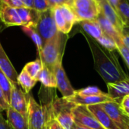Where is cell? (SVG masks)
I'll return each instance as SVG.
<instances>
[{
  "label": "cell",
  "instance_id": "cell-8",
  "mask_svg": "<svg viewBox=\"0 0 129 129\" xmlns=\"http://www.w3.org/2000/svg\"><path fill=\"white\" fill-rule=\"evenodd\" d=\"M75 124L92 128L104 129L86 106H75L72 112Z\"/></svg>",
  "mask_w": 129,
  "mask_h": 129
},
{
  "label": "cell",
  "instance_id": "cell-36",
  "mask_svg": "<svg viewBox=\"0 0 129 129\" xmlns=\"http://www.w3.org/2000/svg\"><path fill=\"white\" fill-rule=\"evenodd\" d=\"M0 129H12L7 120H6L0 112Z\"/></svg>",
  "mask_w": 129,
  "mask_h": 129
},
{
  "label": "cell",
  "instance_id": "cell-5",
  "mask_svg": "<svg viewBox=\"0 0 129 129\" xmlns=\"http://www.w3.org/2000/svg\"><path fill=\"white\" fill-rule=\"evenodd\" d=\"M79 22L96 20L100 14L99 5L94 0H71L69 5Z\"/></svg>",
  "mask_w": 129,
  "mask_h": 129
},
{
  "label": "cell",
  "instance_id": "cell-18",
  "mask_svg": "<svg viewBox=\"0 0 129 129\" xmlns=\"http://www.w3.org/2000/svg\"><path fill=\"white\" fill-rule=\"evenodd\" d=\"M7 112V121L12 129H29L27 118L9 106Z\"/></svg>",
  "mask_w": 129,
  "mask_h": 129
},
{
  "label": "cell",
  "instance_id": "cell-37",
  "mask_svg": "<svg viewBox=\"0 0 129 129\" xmlns=\"http://www.w3.org/2000/svg\"><path fill=\"white\" fill-rule=\"evenodd\" d=\"M49 129H64V128L52 117L49 120Z\"/></svg>",
  "mask_w": 129,
  "mask_h": 129
},
{
  "label": "cell",
  "instance_id": "cell-32",
  "mask_svg": "<svg viewBox=\"0 0 129 129\" xmlns=\"http://www.w3.org/2000/svg\"><path fill=\"white\" fill-rule=\"evenodd\" d=\"M117 50L121 54L122 58L124 59V62L126 63L127 66L129 69V50L123 45V43L117 46Z\"/></svg>",
  "mask_w": 129,
  "mask_h": 129
},
{
  "label": "cell",
  "instance_id": "cell-7",
  "mask_svg": "<svg viewBox=\"0 0 129 129\" xmlns=\"http://www.w3.org/2000/svg\"><path fill=\"white\" fill-rule=\"evenodd\" d=\"M101 106L118 129H129V117L124 112L119 102H107L101 103Z\"/></svg>",
  "mask_w": 129,
  "mask_h": 129
},
{
  "label": "cell",
  "instance_id": "cell-23",
  "mask_svg": "<svg viewBox=\"0 0 129 129\" xmlns=\"http://www.w3.org/2000/svg\"><path fill=\"white\" fill-rule=\"evenodd\" d=\"M17 82L26 93H29V92L37 84V80L29 75L24 70H22L21 72L18 75Z\"/></svg>",
  "mask_w": 129,
  "mask_h": 129
},
{
  "label": "cell",
  "instance_id": "cell-12",
  "mask_svg": "<svg viewBox=\"0 0 129 129\" xmlns=\"http://www.w3.org/2000/svg\"><path fill=\"white\" fill-rule=\"evenodd\" d=\"M68 101L74 103L75 106H92L96 104H101L107 102L115 101L107 93L97 96H81L75 93L72 96L66 98Z\"/></svg>",
  "mask_w": 129,
  "mask_h": 129
},
{
  "label": "cell",
  "instance_id": "cell-31",
  "mask_svg": "<svg viewBox=\"0 0 129 129\" xmlns=\"http://www.w3.org/2000/svg\"><path fill=\"white\" fill-rule=\"evenodd\" d=\"M52 9L48 3L47 0H34L33 9L38 12H43L46 10Z\"/></svg>",
  "mask_w": 129,
  "mask_h": 129
},
{
  "label": "cell",
  "instance_id": "cell-40",
  "mask_svg": "<svg viewBox=\"0 0 129 129\" xmlns=\"http://www.w3.org/2000/svg\"><path fill=\"white\" fill-rule=\"evenodd\" d=\"M23 6L25 8L28 9H33V5H34V0H22Z\"/></svg>",
  "mask_w": 129,
  "mask_h": 129
},
{
  "label": "cell",
  "instance_id": "cell-39",
  "mask_svg": "<svg viewBox=\"0 0 129 129\" xmlns=\"http://www.w3.org/2000/svg\"><path fill=\"white\" fill-rule=\"evenodd\" d=\"M121 40H122V43L123 45L129 50V36L124 31L122 37H121Z\"/></svg>",
  "mask_w": 129,
  "mask_h": 129
},
{
  "label": "cell",
  "instance_id": "cell-28",
  "mask_svg": "<svg viewBox=\"0 0 129 129\" xmlns=\"http://www.w3.org/2000/svg\"><path fill=\"white\" fill-rule=\"evenodd\" d=\"M0 88L2 89L6 98L9 103L11 92L12 89V84L1 69H0Z\"/></svg>",
  "mask_w": 129,
  "mask_h": 129
},
{
  "label": "cell",
  "instance_id": "cell-41",
  "mask_svg": "<svg viewBox=\"0 0 129 129\" xmlns=\"http://www.w3.org/2000/svg\"><path fill=\"white\" fill-rule=\"evenodd\" d=\"M107 2L111 5V6L115 10L116 6H117V3H118V0H107Z\"/></svg>",
  "mask_w": 129,
  "mask_h": 129
},
{
  "label": "cell",
  "instance_id": "cell-10",
  "mask_svg": "<svg viewBox=\"0 0 129 129\" xmlns=\"http://www.w3.org/2000/svg\"><path fill=\"white\" fill-rule=\"evenodd\" d=\"M54 75L56 81V88L60 91L62 95V97H69L75 94V90L72 87L66 73L64 72L62 63L60 62L54 69Z\"/></svg>",
  "mask_w": 129,
  "mask_h": 129
},
{
  "label": "cell",
  "instance_id": "cell-13",
  "mask_svg": "<svg viewBox=\"0 0 129 129\" xmlns=\"http://www.w3.org/2000/svg\"><path fill=\"white\" fill-rule=\"evenodd\" d=\"M106 85L107 94L115 101L119 102L124 97L129 96V78L116 83L106 84Z\"/></svg>",
  "mask_w": 129,
  "mask_h": 129
},
{
  "label": "cell",
  "instance_id": "cell-35",
  "mask_svg": "<svg viewBox=\"0 0 129 129\" xmlns=\"http://www.w3.org/2000/svg\"><path fill=\"white\" fill-rule=\"evenodd\" d=\"M47 2L52 9L54 7L61 6L63 5H69L71 0H47Z\"/></svg>",
  "mask_w": 129,
  "mask_h": 129
},
{
  "label": "cell",
  "instance_id": "cell-2",
  "mask_svg": "<svg viewBox=\"0 0 129 129\" xmlns=\"http://www.w3.org/2000/svg\"><path fill=\"white\" fill-rule=\"evenodd\" d=\"M66 40V34L58 32L55 36L43 43L42 50L38 52L39 58L43 66L53 72L55 67L61 62Z\"/></svg>",
  "mask_w": 129,
  "mask_h": 129
},
{
  "label": "cell",
  "instance_id": "cell-4",
  "mask_svg": "<svg viewBox=\"0 0 129 129\" xmlns=\"http://www.w3.org/2000/svg\"><path fill=\"white\" fill-rule=\"evenodd\" d=\"M52 118L50 104L41 106L37 103L32 95H29L27 122L29 129H44Z\"/></svg>",
  "mask_w": 129,
  "mask_h": 129
},
{
  "label": "cell",
  "instance_id": "cell-22",
  "mask_svg": "<svg viewBox=\"0 0 129 129\" xmlns=\"http://www.w3.org/2000/svg\"><path fill=\"white\" fill-rule=\"evenodd\" d=\"M52 9L54 21H55L58 31L63 34H68L71 31L72 27L70 25H69L68 23L66 21V20H64V17L62 16L58 6L54 7Z\"/></svg>",
  "mask_w": 129,
  "mask_h": 129
},
{
  "label": "cell",
  "instance_id": "cell-25",
  "mask_svg": "<svg viewBox=\"0 0 129 129\" xmlns=\"http://www.w3.org/2000/svg\"><path fill=\"white\" fill-rule=\"evenodd\" d=\"M43 64L40 58H37L34 61H30L27 64H26L23 70H24L29 75H30L32 78L37 80V76L40 71L43 69Z\"/></svg>",
  "mask_w": 129,
  "mask_h": 129
},
{
  "label": "cell",
  "instance_id": "cell-14",
  "mask_svg": "<svg viewBox=\"0 0 129 129\" xmlns=\"http://www.w3.org/2000/svg\"><path fill=\"white\" fill-rule=\"evenodd\" d=\"M0 20L7 27L22 26L17 10L0 2Z\"/></svg>",
  "mask_w": 129,
  "mask_h": 129
},
{
  "label": "cell",
  "instance_id": "cell-6",
  "mask_svg": "<svg viewBox=\"0 0 129 129\" xmlns=\"http://www.w3.org/2000/svg\"><path fill=\"white\" fill-rule=\"evenodd\" d=\"M32 27L40 36L43 43L55 36L58 31L54 21L52 9H50L43 12H40L38 18Z\"/></svg>",
  "mask_w": 129,
  "mask_h": 129
},
{
  "label": "cell",
  "instance_id": "cell-17",
  "mask_svg": "<svg viewBox=\"0 0 129 129\" xmlns=\"http://www.w3.org/2000/svg\"><path fill=\"white\" fill-rule=\"evenodd\" d=\"M0 69L8 77L12 84H18V73L0 43Z\"/></svg>",
  "mask_w": 129,
  "mask_h": 129
},
{
  "label": "cell",
  "instance_id": "cell-29",
  "mask_svg": "<svg viewBox=\"0 0 129 129\" xmlns=\"http://www.w3.org/2000/svg\"><path fill=\"white\" fill-rule=\"evenodd\" d=\"M96 42L102 46L103 48L109 50V51H115L117 50V45L116 43L109 37L106 36L105 34H103L100 39H98L96 40Z\"/></svg>",
  "mask_w": 129,
  "mask_h": 129
},
{
  "label": "cell",
  "instance_id": "cell-42",
  "mask_svg": "<svg viewBox=\"0 0 129 129\" xmlns=\"http://www.w3.org/2000/svg\"><path fill=\"white\" fill-rule=\"evenodd\" d=\"M72 129H92V128H89V127H83V126H80L76 124H75L72 127Z\"/></svg>",
  "mask_w": 129,
  "mask_h": 129
},
{
  "label": "cell",
  "instance_id": "cell-11",
  "mask_svg": "<svg viewBox=\"0 0 129 129\" xmlns=\"http://www.w3.org/2000/svg\"><path fill=\"white\" fill-rule=\"evenodd\" d=\"M98 5L100 7V12L112 24V26L116 29V30L121 35H122L125 27L116 11L111 6V5L107 2V0H102Z\"/></svg>",
  "mask_w": 129,
  "mask_h": 129
},
{
  "label": "cell",
  "instance_id": "cell-44",
  "mask_svg": "<svg viewBox=\"0 0 129 129\" xmlns=\"http://www.w3.org/2000/svg\"><path fill=\"white\" fill-rule=\"evenodd\" d=\"M124 112L127 115V116L129 117V109H124Z\"/></svg>",
  "mask_w": 129,
  "mask_h": 129
},
{
  "label": "cell",
  "instance_id": "cell-30",
  "mask_svg": "<svg viewBox=\"0 0 129 129\" xmlns=\"http://www.w3.org/2000/svg\"><path fill=\"white\" fill-rule=\"evenodd\" d=\"M75 93L81 96H97L105 93L97 87L95 86H90L78 90H75Z\"/></svg>",
  "mask_w": 129,
  "mask_h": 129
},
{
  "label": "cell",
  "instance_id": "cell-20",
  "mask_svg": "<svg viewBox=\"0 0 129 129\" xmlns=\"http://www.w3.org/2000/svg\"><path fill=\"white\" fill-rule=\"evenodd\" d=\"M79 23L81 24L84 30L88 34V36L95 40H97L103 35V33L96 20L83 21Z\"/></svg>",
  "mask_w": 129,
  "mask_h": 129
},
{
  "label": "cell",
  "instance_id": "cell-19",
  "mask_svg": "<svg viewBox=\"0 0 129 129\" xmlns=\"http://www.w3.org/2000/svg\"><path fill=\"white\" fill-rule=\"evenodd\" d=\"M17 12L22 22V26L34 27L39 16L40 12L33 9L25 7L17 9Z\"/></svg>",
  "mask_w": 129,
  "mask_h": 129
},
{
  "label": "cell",
  "instance_id": "cell-16",
  "mask_svg": "<svg viewBox=\"0 0 129 129\" xmlns=\"http://www.w3.org/2000/svg\"><path fill=\"white\" fill-rule=\"evenodd\" d=\"M96 20L98 22V24H99V25H100V27L103 33V34H105L106 36L111 38L116 43L117 46H118L120 44H122V40H121L122 35H121L116 30V29L104 17V15L101 12H100V14L96 17Z\"/></svg>",
  "mask_w": 129,
  "mask_h": 129
},
{
  "label": "cell",
  "instance_id": "cell-38",
  "mask_svg": "<svg viewBox=\"0 0 129 129\" xmlns=\"http://www.w3.org/2000/svg\"><path fill=\"white\" fill-rule=\"evenodd\" d=\"M120 105L123 109H129V96L124 97L120 101Z\"/></svg>",
  "mask_w": 129,
  "mask_h": 129
},
{
  "label": "cell",
  "instance_id": "cell-26",
  "mask_svg": "<svg viewBox=\"0 0 129 129\" xmlns=\"http://www.w3.org/2000/svg\"><path fill=\"white\" fill-rule=\"evenodd\" d=\"M58 7L62 16L64 17V20H66V21L68 23L69 25H70L72 27L75 24L78 23L74 12L72 11V9L70 8L69 5H63V6H58Z\"/></svg>",
  "mask_w": 129,
  "mask_h": 129
},
{
  "label": "cell",
  "instance_id": "cell-34",
  "mask_svg": "<svg viewBox=\"0 0 129 129\" xmlns=\"http://www.w3.org/2000/svg\"><path fill=\"white\" fill-rule=\"evenodd\" d=\"M9 103L8 102L7 99L6 98L2 89L0 88V112L6 111L9 107Z\"/></svg>",
  "mask_w": 129,
  "mask_h": 129
},
{
  "label": "cell",
  "instance_id": "cell-46",
  "mask_svg": "<svg viewBox=\"0 0 129 129\" xmlns=\"http://www.w3.org/2000/svg\"><path fill=\"white\" fill-rule=\"evenodd\" d=\"M124 32H125V31H124ZM125 33H126V34H127V35L129 36V30H128L127 32H125Z\"/></svg>",
  "mask_w": 129,
  "mask_h": 129
},
{
  "label": "cell",
  "instance_id": "cell-33",
  "mask_svg": "<svg viewBox=\"0 0 129 129\" xmlns=\"http://www.w3.org/2000/svg\"><path fill=\"white\" fill-rule=\"evenodd\" d=\"M0 2L15 9L24 7L22 0H0Z\"/></svg>",
  "mask_w": 129,
  "mask_h": 129
},
{
  "label": "cell",
  "instance_id": "cell-3",
  "mask_svg": "<svg viewBox=\"0 0 129 129\" xmlns=\"http://www.w3.org/2000/svg\"><path fill=\"white\" fill-rule=\"evenodd\" d=\"M75 105L64 97L56 98L50 103V110L54 118L64 129H72L75 124L72 112Z\"/></svg>",
  "mask_w": 129,
  "mask_h": 129
},
{
  "label": "cell",
  "instance_id": "cell-9",
  "mask_svg": "<svg viewBox=\"0 0 129 129\" xmlns=\"http://www.w3.org/2000/svg\"><path fill=\"white\" fill-rule=\"evenodd\" d=\"M29 95L26 93L18 84H12V89L10 96L9 105L14 109L22 114L27 118Z\"/></svg>",
  "mask_w": 129,
  "mask_h": 129
},
{
  "label": "cell",
  "instance_id": "cell-24",
  "mask_svg": "<svg viewBox=\"0 0 129 129\" xmlns=\"http://www.w3.org/2000/svg\"><path fill=\"white\" fill-rule=\"evenodd\" d=\"M115 11L124 27H129V3L126 0H118Z\"/></svg>",
  "mask_w": 129,
  "mask_h": 129
},
{
  "label": "cell",
  "instance_id": "cell-1",
  "mask_svg": "<svg viewBox=\"0 0 129 129\" xmlns=\"http://www.w3.org/2000/svg\"><path fill=\"white\" fill-rule=\"evenodd\" d=\"M85 37L93 55L94 68L106 84L116 83L129 78L114 52L103 48L92 37Z\"/></svg>",
  "mask_w": 129,
  "mask_h": 129
},
{
  "label": "cell",
  "instance_id": "cell-21",
  "mask_svg": "<svg viewBox=\"0 0 129 129\" xmlns=\"http://www.w3.org/2000/svg\"><path fill=\"white\" fill-rule=\"evenodd\" d=\"M37 81H40L43 86L48 88H55L56 87V81L54 72L49 70L48 68L43 66L42 70L39 73Z\"/></svg>",
  "mask_w": 129,
  "mask_h": 129
},
{
  "label": "cell",
  "instance_id": "cell-15",
  "mask_svg": "<svg viewBox=\"0 0 129 129\" xmlns=\"http://www.w3.org/2000/svg\"><path fill=\"white\" fill-rule=\"evenodd\" d=\"M87 108L104 129H118L109 115L105 112L101 104L88 106Z\"/></svg>",
  "mask_w": 129,
  "mask_h": 129
},
{
  "label": "cell",
  "instance_id": "cell-27",
  "mask_svg": "<svg viewBox=\"0 0 129 129\" xmlns=\"http://www.w3.org/2000/svg\"><path fill=\"white\" fill-rule=\"evenodd\" d=\"M22 30L30 37V39L33 40V42L35 43L37 49V52H40L42 50L43 46V40L40 37V36L38 34V33L34 29V27H26V26H22Z\"/></svg>",
  "mask_w": 129,
  "mask_h": 129
},
{
  "label": "cell",
  "instance_id": "cell-43",
  "mask_svg": "<svg viewBox=\"0 0 129 129\" xmlns=\"http://www.w3.org/2000/svg\"><path fill=\"white\" fill-rule=\"evenodd\" d=\"M49 120H50V119H49ZM44 129H49V121H48V123H47V124H46V125L45 126Z\"/></svg>",
  "mask_w": 129,
  "mask_h": 129
},
{
  "label": "cell",
  "instance_id": "cell-45",
  "mask_svg": "<svg viewBox=\"0 0 129 129\" xmlns=\"http://www.w3.org/2000/svg\"><path fill=\"white\" fill-rule=\"evenodd\" d=\"M94 1H95V2H96V3L97 4H99V3H100L101 1H102V0H94Z\"/></svg>",
  "mask_w": 129,
  "mask_h": 129
}]
</instances>
